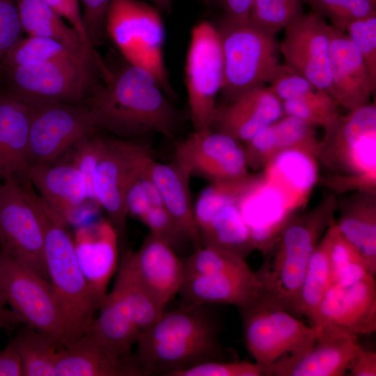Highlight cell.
<instances>
[{
	"mask_svg": "<svg viewBox=\"0 0 376 376\" xmlns=\"http://www.w3.org/2000/svg\"><path fill=\"white\" fill-rule=\"evenodd\" d=\"M99 315L88 330L100 346L113 358L133 361L132 348L140 332L119 291L112 288L100 304Z\"/></svg>",
	"mask_w": 376,
	"mask_h": 376,
	"instance_id": "f546056e",
	"label": "cell"
},
{
	"mask_svg": "<svg viewBox=\"0 0 376 376\" xmlns=\"http://www.w3.org/2000/svg\"><path fill=\"white\" fill-rule=\"evenodd\" d=\"M217 30L224 56L220 93L225 103L269 83L280 65L274 36L249 20L224 19Z\"/></svg>",
	"mask_w": 376,
	"mask_h": 376,
	"instance_id": "52a82bcc",
	"label": "cell"
},
{
	"mask_svg": "<svg viewBox=\"0 0 376 376\" xmlns=\"http://www.w3.org/2000/svg\"><path fill=\"white\" fill-rule=\"evenodd\" d=\"M203 246L218 247L246 258L256 249L238 203L218 211L200 229Z\"/></svg>",
	"mask_w": 376,
	"mask_h": 376,
	"instance_id": "836d02e7",
	"label": "cell"
},
{
	"mask_svg": "<svg viewBox=\"0 0 376 376\" xmlns=\"http://www.w3.org/2000/svg\"><path fill=\"white\" fill-rule=\"evenodd\" d=\"M238 205L256 249L264 254L275 243L295 211L285 196L265 181L261 173Z\"/></svg>",
	"mask_w": 376,
	"mask_h": 376,
	"instance_id": "603a6c76",
	"label": "cell"
},
{
	"mask_svg": "<svg viewBox=\"0 0 376 376\" xmlns=\"http://www.w3.org/2000/svg\"><path fill=\"white\" fill-rule=\"evenodd\" d=\"M0 376H24L22 363L12 340L0 350Z\"/></svg>",
	"mask_w": 376,
	"mask_h": 376,
	"instance_id": "f5cc1de1",
	"label": "cell"
},
{
	"mask_svg": "<svg viewBox=\"0 0 376 376\" xmlns=\"http://www.w3.org/2000/svg\"><path fill=\"white\" fill-rule=\"evenodd\" d=\"M158 10L166 11L171 8V0H148Z\"/></svg>",
	"mask_w": 376,
	"mask_h": 376,
	"instance_id": "9f6ffc18",
	"label": "cell"
},
{
	"mask_svg": "<svg viewBox=\"0 0 376 376\" xmlns=\"http://www.w3.org/2000/svg\"><path fill=\"white\" fill-rule=\"evenodd\" d=\"M260 176V174L249 173L237 180L211 182L201 193L194 204L195 217L199 230L224 207L239 203Z\"/></svg>",
	"mask_w": 376,
	"mask_h": 376,
	"instance_id": "74e56055",
	"label": "cell"
},
{
	"mask_svg": "<svg viewBox=\"0 0 376 376\" xmlns=\"http://www.w3.org/2000/svg\"><path fill=\"white\" fill-rule=\"evenodd\" d=\"M31 107L7 95H0V178L28 180Z\"/></svg>",
	"mask_w": 376,
	"mask_h": 376,
	"instance_id": "484cf974",
	"label": "cell"
},
{
	"mask_svg": "<svg viewBox=\"0 0 376 376\" xmlns=\"http://www.w3.org/2000/svg\"><path fill=\"white\" fill-rule=\"evenodd\" d=\"M1 180H1V178H0V185H1Z\"/></svg>",
	"mask_w": 376,
	"mask_h": 376,
	"instance_id": "91938a15",
	"label": "cell"
},
{
	"mask_svg": "<svg viewBox=\"0 0 376 376\" xmlns=\"http://www.w3.org/2000/svg\"><path fill=\"white\" fill-rule=\"evenodd\" d=\"M112 0H80L82 17L88 38L94 47L100 44L106 33L108 8Z\"/></svg>",
	"mask_w": 376,
	"mask_h": 376,
	"instance_id": "681fc988",
	"label": "cell"
},
{
	"mask_svg": "<svg viewBox=\"0 0 376 376\" xmlns=\"http://www.w3.org/2000/svg\"><path fill=\"white\" fill-rule=\"evenodd\" d=\"M0 251L49 282L42 222L20 183L12 178L0 185Z\"/></svg>",
	"mask_w": 376,
	"mask_h": 376,
	"instance_id": "4fadbf2b",
	"label": "cell"
},
{
	"mask_svg": "<svg viewBox=\"0 0 376 376\" xmlns=\"http://www.w3.org/2000/svg\"><path fill=\"white\" fill-rule=\"evenodd\" d=\"M170 99L153 74L127 61L84 104L97 129L122 137L157 133L173 139L182 116Z\"/></svg>",
	"mask_w": 376,
	"mask_h": 376,
	"instance_id": "6da1fadb",
	"label": "cell"
},
{
	"mask_svg": "<svg viewBox=\"0 0 376 376\" xmlns=\"http://www.w3.org/2000/svg\"><path fill=\"white\" fill-rule=\"evenodd\" d=\"M127 304L140 334L162 315V310L149 292L132 276L118 266L113 285Z\"/></svg>",
	"mask_w": 376,
	"mask_h": 376,
	"instance_id": "f35d334b",
	"label": "cell"
},
{
	"mask_svg": "<svg viewBox=\"0 0 376 376\" xmlns=\"http://www.w3.org/2000/svg\"><path fill=\"white\" fill-rule=\"evenodd\" d=\"M203 306L165 313L136 342L134 361L140 375L171 376L203 362L220 360L218 327Z\"/></svg>",
	"mask_w": 376,
	"mask_h": 376,
	"instance_id": "7a4b0ae2",
	"label": "cell"
},
{
	"mask_svg": "<svg viewBox=\"0 0 376 376\" xmlns=\"http://www.w3.org/2000/svg\"><path fill=\"white\" fill-rule=\"evenodd\" d=\"M331 97L350 111L369 103L375 92L365 61L345 31L331 24Z\"/></svg>",
	"mask_w": 376,
	"mask_h": 376,
	"instance_id": "ffe728a7",
	"label": "cell"
},
{
	"mask_svg": "<svg viewBox=\"0 0 376 376\" xmlns=\"http://www.w3.org/2000/svg\"><path fill=\"white\" fill-rule=\"evenodd\" d=\"M185 78L194 129L211 130L223 84L224 56L218 30L207 22H200L191 31Z\"/></svg>",
	"mask_w": 376,
	"mask_h": 376,
	"instance_id": "8fae6325",
	"label": "cell"
},
{
	"mask_svg": "<svg viewBox=\"0 0 376 376\" xmlns=\"http://www.w3.org/2000/svg\"><path fill=\"white\" fill-rule=\"evenodd\" d=\"M70 57L83 59L57 41L43 37L27 36L6 54L1 64L0 71L16 66Z\"/></svg>",
	"mask_w": 376,
	"mask_h": 376,
	"instance_id": "ab89813d",
	"label": "cell"
},
{
	"mask_svg": "<svg viewBox=\"0 0 376 376\" xmlns=\"http://www.w3.org/2000/svg\"><path fill=\"white\" fill-rule=\"evenodd\" d=\"M284 29L285 65L331 97V24L312 11L301 12Z\"/></svg>",
	"mask_w": 376,
	"mask_h": 376,
	"instance_id": "2e32d148",
	"label": "cell"
},
{
	"mask_svg": "<svg viewBox=\"0 0 376 376\" xmlns=\"http://www.w3.org/2000/svg\"><path fill=\"white\" fill-rule=\"evenodd\" d=\"M146 145L120 138L107 139L104 153L92 178L95 201L106 212L122 246L129 216L127 191L136 161Z\"/></svg>",
	"mask_w": 376,
	"mask_h": 376,
	"instance_id": "9a60e30c",
	"label": "cell"
},
{
	"mask_svg": "<svg viewBox=\"0 0 376 376\" xmlns=\"http://www.w3.org/2000/svg\"><path fill=\"white\" fill-rule=\"evenodd\" d=\"M149 174L166 210L185 238L196 249L203 246L190 191V176L176 163L152 160Z\"/></svg>",
	"mask_w": 376,
	"mask_h": 376,
	"instance_id": "83f0119b",
	"label": "cell"
},
{
	"mask_svg": "<svg viewBox=\"0 0 376 376\" xmlns=\"http://www.w3.org/2000/svg\"><path fill=\"white\" fill-rule=\"evenodd\" d=\"M327 230L329 235L331 285H347L373 276L360 253L339 232L335 218Z\"/></svg>",
	"mask_w": 376,
	"mask_h": 376,
	"instance_id": "8d00e7d4",
	"label": "cell"
},
{
	"mask_svg": "<svg viewBox=\"0 0 376 376\" xmlns=\"http://www.w3.org/2000/svg\"><path fill=\"white\" fill-rule=\"evenodd\" d=\"M253 0H219L225 19L234 22L248 20Z\"/></svg>",
	"mask_w": 376,
	"mask_h": 376,
	"instance_id": "db71d44e",
	"label": "cell"
},
{
	"mask_svg": "<svg viewBox=\"0 0 376 376\" xmlns=\"http://www.w3.org/2000/svg\"><path fill=\"white\" fill-rule=\"evenodd\" d=\"M12 340L20 357L24 376H56L59 347L51 337L25 325Z\"/></svg>",
	"mask_w": 376,
	"mask_h": 376,
	"instance_id": "d590c367",
	"label": "cell"
},
{
	"mask_svg": "<svg viewBox=\"0 0 376 376\" xmlns=\"http://www.w3.org/2000/svg\"><path fill=\"white\" fill-rule=\"evenodd\" d=\"M29 105L30 166L57 161L97 130L84 103L42 102Z\"/></svg>",
	"mask_w": 376,
	"mask_h": 376,
	"instance_id": "7c38bea8",
	"label": "cell"
},
{
	"mask_svg": "<svg viewBox=\"0 0 376 376\" xmlns=\"http://www.w3.org/2000/svg\"><path fill=\"white\" fill-rule=\"evenodd\" d=\"M318 159L301 149H287L272 157L262 170L265 181L278 189L295 210L306 203L318 182Z\"/></svg>",
	"mask_w": 376,
	"mask_h": 376,
	"instance_id": "f1b7e54d",
	"label": "cell"
},
{
	"mask_svg": "<svg viewBox=\"0 0 376 376\" xmlns=\"http://www.w3.org/2000/svg\"><path fill=\"white\" fill-rule=\"evenodd\" d=\"M282 105L284 115L324 129L334 123L340 114L339 106L333 98L318 89L299 98L283 101Z\"/></svg>",
	"mask_w": 376,
	"mask_h": 376,
	"instance_id": "60d3db41",
	"label": "cell"
},
{
	"mask_svg": "<svg viewBox=\"0 0 376 376\" xmlns=\"http://www.w3.org/2000/svg\"><path fill=\"white\" fill-rule=\"evenodd\" d=\"M0 290L6 304L22 323L66 343V327L51 283L10 256L0 251Z\"/></svg>",
	"mask_w": 376,
	"mask_h": 376,
	"instance_id": "9c48e42d",
	"label": "cell"
},
{
	"mask_svg": "<svg viewBox=\"0 0 376 376\" xmlns=\"http://www.w3.org/2000/svg\"><path fill=\"white\" fill-rule=\"evenodd\" d=\"M347 372L352 376H375L376 352L361 346L350 361Z\"/></svg>",
	"mask_w": 376,
	"mask_h": 376,
	"instance_id": "816d5d0a",
	"label": "cell"
},
{
	"mask_svg": "<svg viewBox=\"0 0 376 376\" xmlns=\"http://www.w3.org/2000/svg\"><path fill=\"white\" fill-rule=\"evenodd\" d=\"M56 376H139L133 361L111 357L88 331L57 352Z\"/></svg>",
	"mask_w": 376,
	"mask_h": 376,
	"instance_id": "4dcf8cb0",
	"label": "cell"
},
{
	"mask_svg": "<svg viewBox=\"0 0 376 376\" xmlns=\"http://www.w3.org/2000/svg\"><path fill=\"white\" fill-rule=\"evenodd\" d=\"M22 323L19 315L12 309L8 310L3 307L0 308V331L13 325Z\"/></svg>",
	"mask_w": 376,
	"mask_h": 376,
	"instance_id": "11a10c76",
	"label": "cell"
},
{
	"mask_svg": "<svg viewBox=\"0 0 376 376\" xmlns=\"http://www.w3.org/2000/svg\"><path fill=\"white\" fill-rule=\"evenodd\" d=\"M315 129L299 118L284 115L244 143L248 168L263 170L272 157L287 149L304 150L318 157L320 140Z\"/></svg>",
	"mask_w": 376,
	"mask_h": 376,
	"instance_id": "d4e9b609",
	"label": "cell"
},
{
	"mask_svg": "<svg viewBox=\"0 0 376 376\" xmlns=\"http://www.w3.org/2000/svg\"><path fill=\"white\" fill-rule=\"evenodd\" d=\"M337 209L338 201L329 194L308 211L292 215L256 272L263 293L296 317L299 289L309 260Z\"/></svg>",
	"mask_w": 376,
	"mask_h": 376,
	"instance_id": "3957f363",
	"label": "cell"
},
{
	"mask_svg": "<svg viewBox=\"0 0 376 376\" xmlns=\"http://www.w3.org/2000/svg\"><path fill=\"white\" fill-rule=\"evenodd\" d=\"M323 327L359 335L376 331V283L368 276L347 285H331L318 308L315 330Z\"/></svg>",
	"mask_w": 376,
	"mask_h": 376,
	"instance_id": "ac0fdd59",
	"label": "cell"
},
{
	"mask_svg": "<svg viewBox=\"0 0 376 376\" xmlns=\"http://www.w3.org/2000/svg\"><path fill=\"white\" fill-rule=\"evenodd\" d=\"M60 17L65 19L79 35L86 47L98 54L89 40L83 22L79 0H42Z\"/></svg>",
	"mask_w": 376,
	"mask_h": 376,
	"instance_id": "f907efd6",
	"label": "cell"
},
{
	"mask_svg": "<svg viewBox=\"0 0 376 376\" xmlns=\"http://www.w3.org/2000/svg\"><path fill=\"white\" fill-rule=\"evenodd\" d=\"M22 30L29 36L58 42L74 54L91 62L104 76L109 70L98 54L93 53L76 30L42 0H15Z\"/></svg>",
	"mask_w": 376,
	"mask_h": 376,
	"instance_id": "1f68e13d",
	"label": "cell"
},
{
	"mask_svg": "<svg viewBox=\"0 0 376 376\" xmlns=\"http://www.w3.org/2000/svg\"><path fill=\"white\" fill-rule=\"evenodd\" d=\"M118 267L136 280L163 311L185 279L183 260L171 246L150 233L136 251H124Z\"/></svg>",
	"mask_w": 376,
	"mask_h": 376,
	"instance_id": "e0dca14e",
	"label": "cell"
},
{
	"mask_svg": "<svg viewBox=\"0 0 376 376\" xmlns=\"http://www.w3.org/2000/svg\"><path fill=\"white\" fill-rule=\"evenodd\" d=\"M179 293L187 306L226 304L241 308L257 299L263 290L256 272L249 267L185 276Z\"/></svg>",
	"mask_w": 376,
	"mask_h": 376,
	"instance_id": "cb8c5ba5",
	"label": "cell"
},
{
	"mask_svg": "<svg viewBox=\"0 0 376 376\" xmlns=\"http://www.w3.org/2000/svg\"><path fill=\"white\" fill-rule=\"evenodd\" d=\"M283 116L281 101L269 86H263L217 106L211 130L224 132L244 144Z\"/></svg>",
	"mask_w": 376,
	"mask_h": 376,
	"instance_id": "7402d4cb",
	"label": "cell"
},
{
	"mask_svg": "<svg viewBox=\"0 0 376 376\" xmlns=\"http://www.w3.org/2000/svg\"><path fill=\"white\" fill-rule=\"evenodd\" d=\"M285 1H288L290 3H292L301 4V0H285Z\"/></svg>",
	"mask_w": 376,
	"mask_h": 376,
	"instance_id": "680465c9",
	"label": "cell"
},
{
	"mask_svg": "<svg viewBox=\"0 0 376 376\" xmlns=\"http://www.w3.org/2000/svg\"><path fill=\"white\" fill-rule=\"evenodd\" d=\"M28 180L44 202L65 223L81 225L90 201L84 178L71 161L29 166Z\"/></svg>",
	"mask_w": 376,
	"mask_h": 376,
	"instance_id": "44dd1931",
	"label": "cell"
},
{
	"mask_svg": "<svg viewBox=\"0 0 376 376\" xmlns=\"http://www.w3.org/2000/svg\"><path fill=\"white\" fill-rule=\"evenodd\" d=\"M301 13V4L285 0H253L248 20L269 34L275 36Z\"/></svg>",
	"mask_w": 376,
	"mask_h": 376,
	"instance_id": "7bdbcfd3",
	"label": "cell"
},
{
	"mask_svg": "<svg viewBox=\"0 0 376 376\" xmlns=\"http://www.w3.org/2000/svg\"><path fill=\"white\" fill-rule=\"evenodd\" d=\"M335 223L340 234L357 250L370 272L376 274V191H357L338 201Z\"/></svg>",
	"mask_w": 376,
	"mask_h": 376,
	"instance_id": "d6a6232c",
	"label": "cell"
},
{
	"mask_svg": "<svg viewBox=\"0 0 376 376\" xmlns=\"http://www.w3.org/2000/svg\"><path fill=\"white\" fill-rule=\"evenodd\" d=\"M311 11L343 30L351 22L376 12V0H303Z\"/></svg>",
	"mask_w": 376,
	"mask_h": 376,
	"instance_id": "ee69618b",
	"label": "cell"
},
{
	"mask_svg": "<svg viewBox=\"0 0 376 376\" xmlns=\"http://www.w3.org/2000/svg\"><path fill=\"white\" fill-rule=\"evenodd\" d=\"M257 363L228 362L212 360L173 373L171 376H265ZM267 376V375H266Z\"/></svg>",
	"mask_w": 376,
	"mask_h": 376,
	"instance_id": "7dc6e473",
	"label": "cell"
},
{
	"mask_svg": "<svg viewBox=\"0 0 376 376\" xmlns=\"http://www.w3.org/2000/svg\"><path fill=\"white\" fill-rule=\"evenodd\" d=\"M239 309L245 346L267 376H281L315 343V329L300 321L268 295L263 293Z\"/></svg>",
	"mask_w": 376,
	"mask_h": 376,
	"instance_id": "5b68a950",
	"label": "cell"
},
{
	"mask_svg": "<svg viewBox=\"0 0 376 376\" xmlns=\"http://www.w3.org/2000/svg\"><path fill=\"white\" fill-rule=\"evenodd\" d=\"M324 130L318 159L333 174L376 178V104L340 114Z\"/></svg>",
	"mask_w": 376,
	"mask_h": 376,
	"instance_id": "30bf717a",
	"label": "cell"
},
{
	"mask_svg": "<svg viewBox=\"0 0 376 376\" xmlns=\"http://www.w3.org/2000/svg\"><path fill=\"white\" fill-rule=\"evenodd\" d=\"M24 34L15 0H0V66Z\"/></svg>",
	"mask_w": 376,
	"mask_h": 376,
	"instance_id": "c3c4849f",
	"label": "cell"
},
{
	"mask_svg": "<svg viewBox=\"0 0 376 376\" xmlns=\"http://www.w3.org/2000/svg\"><path fill=\"white\" fill-rule=\"evenodd\" d=\"M159 10L140 0H112L106 17V33L125 60L153 74L171 98L162 47L164 28Z\"/></svg>",
	"mask_w": 376,
	"mask_h": 376,
	"instance_id": "ba28073f",
	"label": "cell"
},
{
	"mask_svg": "<svg viewBox=\"0 0 376 376\" xmlns=\"http://www.w3.org/2000/svg\"><path fill=\"white\" fill-rule=\"evenodd\" d=\"M8 94L26 104H83L102 81L92 63L76 58H61L0 71Z\"/></svg>",
	"mask_w": 376,
	"mask_h": 376,
	"instance_id": "8992f818",
	"label": "cell"
},
{
	"mask_svg": "<svg viewBox=\"0 0 376 376\" xmlns=\"http://www.w3.org/2000/svg\"><path fill=\"white\" fill-rule=\"evenodd\" d=\"M1 95V93H0V95Z\"/></svg>",
	"mask_w": 376,
	"mask_h": 376,
	"instance_id": "94428289",
	"label": "cell"
},
{
	"mask_svg": "<svg viewBox=\"0 0 376 376\" xmlns=\"http://www.w3.org/2000/svg\"><path fill=\"white\" fill-rule=\"evenodd\" d=\"M330 285L329 235L326 230L309 260L298 297L297 317H306L314 329L320 304Z\"/></svg>",
	"mask_w": 376,
	"mask_h": 376,
	"instance_id": "e575fe53",
	"label": "cell"
},
{
	"mask_svg": "<svg viewBox=\"0 0 376 376\" xmlns=\"http://www.w3.org/2000/svg\"><path fill=\"white\" fill-rule=\"evenodd\" d=\"M173 162L190 177L211 182L237 180L249 174L243 144L214 130H194L178 141Z\"/></svg>",
	"mask_w": 376,
	"mask_h": 376,
	"instance_id": "5bb4252c",
	"label": "cell"
},
{
	"mask_svg": "<svg viewBox=\"0 0 376 376\" xmlns=\"http://www.w3.org/2000/svg\"><path fill=\"white\" fill-rule=\"evenodd\" d=\"M345 31L363 56L376 84V12L351 22Z\"/></svg>",
	"mask_w": 376,
	"mask_h": 376,
	"instance_id": "f6af8a7d",
	"label": "cell"
},
{
	"mask_svg": "<svg viewBox=\"0 0 376 376\" xmlns=\"http://www.w3.org/2000/svg\"><path fill=\"white\" fill-rule=\"evenodd\" d=\"M6 304V299L0 290V308L5 307Z\"/></svg>",
	"mask_w": 376,
	"mask_h": 376,
	"instance_id": "6f0895ef",
	"label": "cell"
},
{
	"mask_svg": "<svg viewBox=\"0 0 376 376\" xmlns=\"http://www.w3.org/2000/svg\"><path fill=\"white\" fill-rule=\"evenodd\" d=\"M22 187L43 226L47 272L64 315L68 343L90 329L98 306L77 259L68 225L36 193L32 185Z\"/></svg>",
	"mask_w": 376,
	"mask_h": 376,
	"instance_id": "277c9868",
	"label": "cell"
},
{
	"mask_svg": "<svg viewBox=\"0 0 376 376\" xmlns=\"http://www.w3.org/2000/svg\"><path fill=\"white\" fill-rule=\"evenodd\" d=\"M317 331L312 350L281 374V376H342L361 348L358 336L341 329L323 327Z\"/></svg>",
	"mask_w": 376,
	"mask_h": 376,
	"instance_id": "4316f807",
	"label": "cell"
},
{
	"mask_svg": "<svg viewBox=\"0 0 376 376\" xmlns=\"http://www.w3.org/2000/svg\"><path fill=\"white\" fill-rule=\"evenodd\" d=\"M185 276L211 274L249 268L246 260L230 251L212 246L196 249L184 260Z\"/></svg>",
	"mask_w": 376,
	"mask_h": 376,
	"instance_id": "b9f144b4",
	"label": "cell"
},
{
	"mask_svg": "<svg viewBox=\"0 0 376 376\" xmlns=\"http://www.w3.org/2000/svg\"><path fill=\"white\" fill-rule=\"evenodd\" d=\"M107 144V139L95 134L84 139L72 149L70 161L81 173L86 183L88 198L95 201L92 190V178L100 161Z\"/></svg>",
	"mask_w": 376,
	"mask_h": 376,
	"instance_id": "bcb514c9",
	"label": "cell"
},
{
	"mask_svg": "<svg viewBox=\"0 0 376 376\" xmlns=\"http://www.w3.org/2000/svg\"><path fill=\"white\" fill-rule=\"evenodd\" d=\"M72 237L77 259L99 308L118 266L117 232L107 219H102L78 226Z\"/></svg>",
	"mask_w": 376,
	"mask_h": 376,
	"instance_id": "d6986e66",
	"label": "cell"
}]
</instances>
